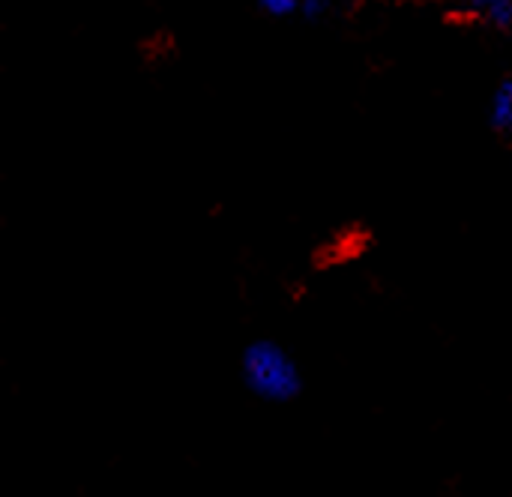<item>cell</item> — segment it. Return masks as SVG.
<instances>
[{"label":"cell","instance_id":"7a4b0ae2","mask_svg":"<svg viewBox=\"0 0 512 497\" xmlns=\"http://www.w3.org/2000/svg\"><path fill=\"white\" fill-rule=\"evenodd\" d=\"M492 123L498 129H512V78H507L492 99Z\"/></svg>","mask_w":512,"mask_h":497},{"label":"cell","instance_id":"3957f363","mask_svg":"<svg viewBox=\"0 0 512 497\" xmlns=\"http://www.w3.org/2000/svg\"><path fill=\"white\" fill-rule=\"evenodd\" d=\"M480 15L498 27H510L512 24V3H504V0H495V3H477Z\"/></svg>","mask_w":512,"mask_h":497},{"label":"cell","instance_id":"6da1fadb","mask_svg":"<svg viewBox=\"0 0 512 497\" xmlns=\"http://www.w3.org/2000/svg\"><path fill=\"white\" fill-rule=\"evenodd\" d=\"M243 381L246 387L267 402H288L300 393L297 363L276 342H252L243 351Z\"/></svg>","mask_w":512,"mask_h":497},{"label":"cell","instance_id":"277c9868","mask_svg":"<svg viewBox=\"0 0 512 497\" xmlns=\"http://www.w3.org/2000/svg\"><path fill=\"white\" fill-rule=\"evenodd\" d=\"M261 9L270 15H294V12H300V3L297 0H264Z\"/></svg>","mask_w":512,"mask_h":497}]
</instances>
